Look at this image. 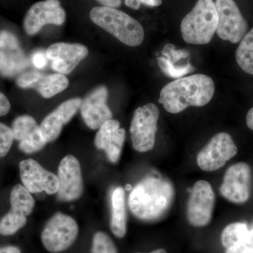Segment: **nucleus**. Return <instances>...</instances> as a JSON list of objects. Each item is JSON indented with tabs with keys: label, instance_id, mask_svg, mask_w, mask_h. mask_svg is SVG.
<instances>
[{
	"label": "nucleus",
	"instance_id": "1",
	"mask_svg": "<svg viewBox=\"0 0 253 253\" xmlns=\"http://www.w3.org/2000/svg\"><path fill=\"white\" fill-rule=\"evenodd\" d=\"M174 194V186L168 179L146 176L131 190L128 206L137 219L146 221L157 220L169 211Z\"/></svg>",
	"mask_w": 253,
	"mask_h": 253
},
{
	"label": "nucleus",
	"instance_id": "2",
	"mask_svg": "<svg viewBox=\"0 0 253 253\" xmlns=\"http://www.w3.org/2000/svg\"><path fill=\"white\" fill-rule=\"evenodd\" d=\"M214 94L212 78L206 75L194 74L166 84L161 91L158 102L168 113L176 114L189 106L201 107L208 104Z\"/></svg>",
	"mask_w": 253,
	"mask_h": 253
},
{
	"label": "nucleus",
	"instance_id": "3",
	"mask_svg": "<svg viewBox=\"0 0 253 253\" xmlns=\"http://www.w3.org/2000/svg\"><path fill=\"white\" fill-rule=\"evenodd\" d=\"M89 16L92 22L129 46L140 45L144 39L142 26L121 10L107 6H95Z\"/></svg>",
	"mask_w": 253,
	"mask_h": 253
},
{
	"label": "nucleus",
	"instance_id": "4",
	"mask_svg": "<svg viewBox=\"0 0 253 253\" xmlns=\"http://www.w3.org/2000/svg\"><path fill=\"white\" fill-rule=\"evenodd\" d=\"M217 11L214 1L199 0L181 21V36L188 44H208L217 31Z\"/></svg>",
	"mask_w": 253,
	"mask_h": 253
},
{
	"label": "nucleus",
	"instance_id": "5",
	"mask_svg": "<svg viewBox=\"0 0 253 253\" xmlns=\"http://www.w3.org/2000/svg\"><path fill=\"white\" fill-rule=\"evenodd\" d=\"M78 234L79 227L73 217L63 213H56L43 228L41 241L46 251L61 253L74 244Z\"/></svg>",
	"mask_w": 253,
	"mask_h": 253
},
{
	"label": "nucleus",
	"instance_id": "6",
	"mask_svg": "<svg viewBox=\"0 0 253 253\" xmlns=\"http://www.w3.org/2000/svg\"><path fill=\"white\" fill-rule=\"evenodd\" d=\"M159 115V109L154 104L145 105L134 111L129 131L133 148L138 152L154 149Z\"/></svg>",
	"mask_w": 253,
	"mask_h": 253
},
{
	"label": "nucleus",
	"instance_id": "7",
	"mask_svg": "<svg viewBox=\"0 0 253 253\" xmlns=\"http://www.w3.org/2000/svg\"><path fill=\"white\" fill-rule=\"evenodd\" d=\"M237 153V146L230 134L226 132L218 133L200 151L196 161L202 170L212 172L224 167Z\"/></svg>",
	"mask_w": 253,
	"mask_h": 253
},
{
	"label": "nucleus",
	"instance_id": "8",
	"mask_svg": "<svg viewBox=\"0 0 253 253\" xmlns=\"http://www.w3.org/2000/svg\"><path fill=\"white\" fill-rule=\"evenodd\" d=\"M218 14L217 33L223 41L240 42L247 33L249 24L234 0H216Z\"/></svg>",
	"mask_w": 253,
	"mask_h": 253
},
{
	"label": "nucleus",
	"instance_id": "9",
	"mask_svg": "<svg viewBox=\"0 0 253 253\" xmlns=\"http://www.w3.org/2000/svg\"><path fill=\"white\" fill-rule=\"evenodd\" d=\"M214 202L215 195L211 184L205 180L196 181L186 206V217L190 224L195 227L208 225L212 219Z\"/></svg>",
	"mask_w": 253,
	"mask_h": 253
},
{
	"label": "nucleus",
	"instance_id": "10",
	"mask_svg": "<svg viewBox=\"0 0 253 253\" xmlns=\"http://www.w3.org/2000/svg\"><path fill=\"white\" fill-rule=\"evenodd\" d=\"M66 18V11L59 0H44L30 8L24 18L23 28L28 36H34L45 25L61 26Z\"/></svg>",
	"mask_w": 253,
	"mask_h": 253
},
{
	"label": "nucleus",
	"instance_id": "11",
	"mask_svg": "<svg viewBox=\"0 0 253 253\" xmlns=\"http://www.w3.org/2000/svg\"><path fill=\"white\" fill-rule=\"evenodd\" d=\"M19 172L23 185L31 194H57L59 188L57 175L43 168L35 160L29 158L21 161Z\"/></svg>",
	"mask_w": 253,
	"mask_h": 253
},
{
	"label": "nucleus",
	"instance_id": "12",
	"mask_svg": "<svg viewBox=\"0 0 253 253\" xmlns=\"http://www.w3.org/2000/svg\"><path fill=\"white\" fill-rule=\"evenodd\" d=\"M29 66V59L18 38L11 32H0V74L6 78L15 77Z\"/></svg>",
	"mask_w": 253,
	"mask_h": 253
},
{
	"label": "nucleus",
	"instance_id": "13",
	"mask_svg": "<svg viewBox=\"0 0 253 253\" xmlns=\"http://www.w3.org/2000/svg\"><path fill=\"white\" fill-rule=\"evenodd\" d=\"M251 169L246 163L240 162L228 168L219 191L223 197L236 204L246 203L250 198Z\"/></svg>",
	"mask_w": 253,
	"mask_h": 253
},
{
	"label": "nucleus",
	"instance_id": "14",
	"mask_svg": "<svg viewBox=\"0 0 253 253\" xmlns=\"http://www.w3.org/2000/svg\"><path fill=\"white\" fill-rule=\"evenodd\" d=\"M57 176L59 201L69 202L81 197L84 191V184L81 164L77 158L71 155L65 156L60 163Z\"/></svg>",
	"mask_w": 253,
	"mask_h": 253
},
{
	"label": "nucleus",
	"instance_id": "15",
	"mask_svg": "<svg viewBox=\"0 0 253 253\" xmlns=\"http://www.w3.org/2000/svg\"><path fill=\"white\" fill-rule=\"evenodd\" d=\"M87 54V47L78 43L56 42L50 45L46 51L52 69L63 75L74 71Z\"/></svg>",
	"mask_w": 253,
	"mask_h": 253
},
{
	"label": "nucleus",
	"instance_id": "16",
	"mask_svg": "<svg viewBox=\"0 0 253 253\" xmlns=\"http://www.w3.org/2000/svg\"><path fill=\"white\" fill-rule=\"evenodd\" d=\"M107 99L108 89L102 85L91 91L82 101V117L90 129H99L106 121L112 119V112L106 103Z\"/></svg>",
	"mask_w": 253,
	"mask_h": 253
},
{
	"label": "nucleus",
	"instance_id": "17",
	"mask_svg": "<svg viewBox=\"0 0 253 253\" xmlns=\"http://www.w3.org/2000/svg\"><path fill=\"white\" fill-rule=\"evenodd\" d=\"M83 100L73 98L59 105L42 121L40 128L44 139L52 142L59 137L63 126L67 124L81 108Z\"/></svg>",
	"mask_w": 253,
	"mask_h": 253
},
{
	"label": "nucleus",
	"instance_id": "18",
	"mask_svg": "<svg viewBox=\"0 0 253 253\" xmlns=\"http://www.w3.org/2000/svg\"><path fill=\"white\" fill-rule=\"evenodd\" d=\"M126 139V130L121 127L116 120L106 121L99 128L95 136L96 148L104 150L110 162L116 163L119 161Z\"/></svg>",
	"mask_w": 253,
	"mask_h": 253
},
{
	"label": "nucleus",
	"instance_id": "19",
	"mask_svg": "<svg viewBox=\"0 0 253 253\" xmlns=\"http://www.w3.org/2000/svg\"><path fill=\"white\" fill-rule=\"evenodd\" d=\"M111 220L110 227L116 237H124L126 233V193L123 187H116L111 196Z\"/></svg>",
	"mask_w": 253,
	"mask_h": 253
},
{
	"label": "nucleus",
	"instance_id": "20",
	"mask_svg": "<svg viewBox=\"0 0 253 253\" xmlns=\"http://www.w3.org/2000/svg\"><path fill=\"white\" fill-rule=\"evenodd\" d=\"M11 129L14 140L19 141V144H31L42 136L36 120L28 115L16 118L12 123Z\"/></svg>",
	"mask_w": 253,
	"mask_h": 253
},
{
	"label": "nucleus",
	"instance_id": "21",
	"mask_svg": "<svg viewBox=\"0 0 253 253\" xmlns=\"http://www.w3.org/2000/svg\"><path fill=\"white\" fill-rule=\"evenodd\" d=\"M68 85L69 81L64 75L59 73L45 75L41 73L33 89H36L43 97L49 99L64 91Z\"/></svg>",
	"mask_w": 253,
	"mask_h": 253
},
{
	"label": "nucleus",
	"instance_id": "22",
	"mask_svg": "<svg viewBox=\"0 0 253 253\" xmlns=\"http://www.w3.org/2000/svg\"><path fill=\"white\" fill-rule=\"evenodd\" d=\"M10 204L11 210L28 217L34 209L35 199L23 184H16L10 194Z\"/></svg>",
	"mask_w": 253,
	"mask_h": 253
},
{
	"label": "nucleus",
	"instance_id": "23",
	"mask_svg": "<svg viewBox=\"0 0 253 253\" xmlns=\"http://www.w3.org/2000/svg\"><path fill=\"white\" fill-rule=\"evenodd\" d=\"M236 60L244 72L253 75V28L240 42L236 51Z\"/></svg>",
	"mask_w": 253,
	"mask_h": 253
},
{
	"label": "nucleus",
	"instance_id": "24",
	"mask_svg": "<svg viewBox=\"0 0 253 253\" xmlns=\"http://www.w3.org/2000/svg\"><path fill=\"white\" fill-rule=\"evenodd\" d=\"M250 227L246 223L234 222L228 224L221 232V244L226 249L238 246L244 241Z\"/></svg>",
	"mask_w": 253,
	"mask_h": 253
},
{
	"label": "nucleus",
	"instance_id": "25",
	"mask_svg": "<svg viewBox=\"0 0 253 253\" xmlns=\"http://www.w3.org/2000/svg\"><path fill=\"white\" fill-rule=\"evenodd\" d=\"M27 221L26 216L10 210L0 219V234L5 236L14 235L26 226Z\"/></svg>",
	"mask_w": 253,
	"mask_h": 253
},
{
	"label": "nucleus",
	"instance_id": "26",
	"mask_svg": "<svg viewBox=\"0 0 253 253\" xmlns=\"http://www.w3.org/2000/svg\"><path fill=\"white\" fill-rule=\"evenodd\" d=\"M158 64L165 75L176 79L195 71L194 66L189 63L182 66H176L163 56L158 57Z\"/></svg>",
	"mask_w": 253,
	"mask_h": 253
},
{
	"label": "nucleus",
	"instance_id": "27",
	"mask_svg": "<svg viewBox=\"0 0 253 253\" xmlns=\"http://www.w3.org/2000/svg\"><path fill=\"white\" fill-rule=\"evenodd\" d=\"M90 253H118V251L109 234L97 231L93 236Z\"/></svg>",
	"mask_w": 253,
	"mask_h": 253
},
{
	"label": "nucleus",
	"instance_id": "28",
	"mask_svg": "<svg viewBox=\"0 0 253 253\" xmlns=\"http://www.w3.org/2000/svg\"><path fill=\"white\" fill-rule=\"evenodd\" d=\"M14 141L12 129L4 123H0V158L9 152Z\"/></svg>",
	"mask_w": 253,
	"mask_h": 253
},
{
	"label": "nucleus",
	"instance_id": "29",
	"mask_svg": "<svg viewBox=\"0 0 253 253\" xmlns=\"http://www.w3.org/2000/svg\"><path fill=\"white\" fill-rule=\"evenodd\" d=\"M163 56L167 58L170 62L175 65L181 59H186L190 56L189 51L185 49H175V46L172 44H167L162 51Z\"/></svg>",
	"mask_w": 253,
	"mask_h": 253
},
{
	"label": "nucleus",
	"instance_id": "30",
	"mask_svg": "<svg viewBox=\"0 0 253 253\" xmlns=\"http://www.w3.org/2000/svg\"><path fill=\"white\" fill-rule=\"evenodd\" d=\"M125 4L131 9L138 10L141 4L151 7L160 6L162 4V0H125Z\"/></svg>",
	"mask_w": 253,
	"mask_h": 253
},
{
	"label": "nucleus",
	"instance_id": "31",
	"mask_svg": "<svg viewBox=\"0 0 253 253\" xmlns=\"http://www.w3.org/2000/svg\"><path fill=\"white\" fill-rule=\"evenodd\" d=\"M225 253H253V238L244 244L226 249Z\"/></svg>",
	"mask_w": 253,
	"mask_h": 253
},
{
	"label": "nucleus",
	"instance_id": "32",
	"mask_svg": "<svg viewBox=\"0 0 253 253\" xmlns=\"http://www.w3.org/2000/svg\"><path fill=\"white\" fill-rule=\"evenodd\" d=\"M47 57H46V52L42 51H37L32 56V62L33 66L39 69H42L45 68L46 63H47Z\"/></svg>",
	"mask_w": 253,
	"mask_h": 253
},
{
	"label": "nucleus",
	"instance_id": "33",
	"mask_svg": "<svg viewBox=\"0 0 253 253\" xmlns=\"http://www.w3.org/2000/svg\"><path fill=\"white\" fill-rule=\"evenodd\" d=\"M10 109H11V104L9 99L0 91V117L6 116L9 112Z\"/></svg>",
	"mask_w": 253,
	"mask_h": 253
},
{
	"label": "nucleus",
	"instance_id": "34",
	"mask_svg": "<svg viewBox=\"0 0 253 253\" xmlns=\"http://www.w3.org/2000/svg\"><path fill=\"white\" fill-rule=\"evenodd\" d=\"M103 6H107V7L117 8L120 7L122 4V0H96Z\"/></svg>",
	"mask_w": 253,
	"mask_h": 253
},
{
	"label": "nucleus",
	"instance_id": "35",
	"mask_svg": "<svg viewBox=\"0 0 253 253\" xmlns=\"http://www.w3.org/2000/svg\"><path fill=\"white\" fill-rule=\"evenodd\" d=\"M0 253H22L19 248L14 246H6L0 248Z\"/></svg>",
	"mask_w": 253,
	"mask_h": 253
},
{
	"label": "nucleus",
	"instance_id": "36",
	"mask_svg": "<svg viewBox=\"0 0 253 253\" xmlns=\"http://www.w3.org/2000/svg\"><path fill=\"white\" fill-rule=\"evenodd\" d=\"M246 124L249 129L253 131V107L250 110L246 116Z\"/></svg>",
	"mask_w": 253,
	"mask_h": 253
},
{
	"label": "nucleus",
	"instance_id": "37",
	"mask_svg": "<svg viewBox=\"0 0 253 253\" xmlns=\"http://www.w3.org/2000/svg\"><path fill=\"white\" fill-rule=\"evenodd\" d=\"M149 253H168L166 252V251H165L164 249H161L155 250V251H152V252H150Z\"/></svg>",
	"mask_w": 253,
	"mask_h": 253
},
{
	"label": "nucleus",
	"instance_id": "38",
	"mask_svg": "<svg viewBox=\"0 0 253 253\" xmlns=\"http://www.w3.org/2000/svg\"></svg>",
	"mask_w": 253,
	"mask_h": 253
}]
</instances>
